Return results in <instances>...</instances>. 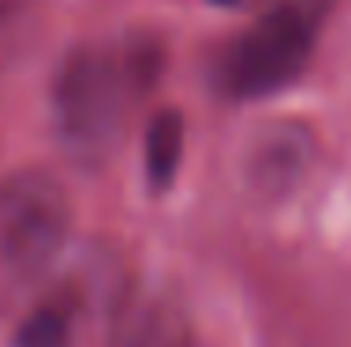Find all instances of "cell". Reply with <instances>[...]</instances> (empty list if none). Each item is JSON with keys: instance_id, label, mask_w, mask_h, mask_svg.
Returning <instances> with one entry per match:
<instances>
[{"instance_id": "cell-4", "label": "cell", "mask_w": 351, "mask_h": 347, "mask_svg": "<svg viewBox=\"0 0 351 347\" xmlns=\"http://www.w3.org/2000/svg\"><path fill=\"white\" fill-rule=\"evenodd\" d=\"M105 347H198V333L169 287L131 284L112 303Z\"/></svg>"}, {"instance_id": "cell-1", "label": "cell", "mask_w": 351, "mask_h": 347, "mask_svg": "<svg viewBox=\"0 0 351 347\" xmlns=\"http://www.w3.org/2000/svg\"><path fill=\"white\" fill-rule=\"evenodd\" d=\"M154 49L112 53L101 45H75L53 75V131L64 157L82 172L108 164L123 138L135 94L154 82Z\"/></svg>"}, {"instance_id": "cell-2", "label": "cell", "mask_w": 351, "mask_h": 347, "mask_svg": "<svg viewBox=\"0 0 351 347\" xmlns=\"http://www.w3.org/2000/svg\"><path fill=\"white\" fill-rule=\"evenodd\" d=\"M71 235V198L45 168L0 179V303L34 292L60 261Z\"/></svg>"}, {"instance_id": "cell-9", "label": "cell", "mask_w": 351, "mask_h": 347, "mask_svg": "<svg viewBox=\"0 0 351 347\" xmlns=\"http://www.w3.org/2000/svg\"><path fill=\"white\" fill-rule=\"evenodd\" d=\"M210 4H217V8H247L250 0H210Z\"/></svg>"}, {"instance_id": "cell-3", "label": "cell", "mask_w": 351, "mask_h": 347, "mask_svg": "<svg viewBox=\"0 0 351 347\" xmlns=\"http://www.w3.org/2000/svg\"><path fill=\"white\" fill-rule=\"evenodd\" d=\"M332 0H273L217 60V86L236 101L288 90L306 71Z\"/></svg>"}, {"instance_id": "cell-7", "label": "cell", "mask_w": 351, "mask_h": 347, "mask_svg": "<svg viewBox=\"0 0 351 347\" xmlns=\"http://www.w3.org/2000/svg\"><path fill=\"white\" fill-rule=\"evenodd\" d=\"M12 347H71V307L41 303L19 321Z\"/></svg>"}, {"instance_id": "cell-6", "label": "cell", "mask_w": 351, "mask_h": 347, "mask_svg": "<svg viewBox=\"0 0 351 347\" xmlns=\"http://www.w3.org/2000/svg\"><path fill=\"white\" fill-rule=\"evenodd\" d=\"M183 164V116L176 109L154 112L142 138V168L154 191H169Z\"/></svg>"}, {"instance_id": "cell-8", "label": "cell", "mask_w": 351, "mask_h": 347, "mask_svg": "<svg viewBox=\"0 0 351 347\" xmlns=\"http://www.w3.org/2000/svg\"><path fill=\"white\" fill-rule=\"evenodd\" d=\"M30 27V0H0V60L23 45Z\"/></svg>"}, {"instance_id": "cell-5", "label": "cell", "mask_w": 351, "mask_h": 347, "mask_svg": "<svg viewBox=\"0 0 351 347\" xmlns=\"http://www.w3.org/2000/svg\"><path fill=\"white\" fill-rule=\"evenodd\" d=\"M314 161V135L303 123H269L247 153V183L262 198H284L303 183Z\"/></svg>"}]
</instances>
